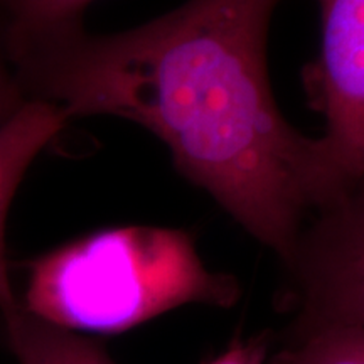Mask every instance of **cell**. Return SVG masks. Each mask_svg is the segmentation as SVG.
I'll return each mask as SVG.
<instances>
[{
    "label": "cell",
    "mask_w": 364,
    "mask_h": 364,
    "mask_svg": "<svg viewBox=\"0 0 364 364\" xmlns=\"http://www.w3.org/2000/svg\"><path fill=\"white\" fill-rule=\"evenodd\" d=\"M70 122L56 105L29 100L6 124L0 125V314L21 307L16 299L6 253V221L22 179L31 164L61 134Z\"/></svg>",
    "instance_id": "cell-5"
},
{
    "label": "cell",
    "mask_w": 364,
    "mask_h": 364,
    "mask_svg": "<svg viewBox=\"0 0 364 364\" xmlns=\"http://www.w3.org/2000/svg\"><path fill=\"white\" fill-rule=\"evenodd\" d=\"M4 327L19 364H115L97 341L49 324L22 306L4 316Z\"/></svg>",
    "instance_id": "cell-6"
},
{
    "label": "cell",
    "mask_w": 364,
    "mask_h": 364,
    "mask_svg": "<svg viewBox=\"0 0 364 364\" xmlns=\"http://www.w3.org/2000/svg\"><path fill=\"white\" fill-rule=\"evenodd\" d=\"M280 0H188L115 34L76 31L22 48L27 100L66 117L125 118L159 136L177 172L282 263L341 179L326 140L282 115L267 73Z\"/></svg>",
    "instance_id": "cell-1"
},
{
    "label": "cell",
    "mask_w": 364,
    "mask_h": 364,
    "mask_svg": "<svg viewBox=\"0 0 364 364\" xmlns=\"http://www.w3.org/2000/svg\"><path fill=\"white\" fill-rule=\"evenodd\" d=\"M268 351L267 336H255L252 339L236 338L221 356L209 364H263Z\"/></svg>",
    "instance_id": "cell-10"
},
{
    "label": "cell",
    "mask_w": 364,
    "mask_h": 364,
    "mask_svg": "<svg viewBox=\"0 0 364 364\" xmlns=\"http://www.w3.org/2000/svg\"><path fill=\"white\" fill-rule=\"evenodd\" d=\"M284 267L292 341L321 327H364V169L339 179L309 215Z\"/></svg>",
    "instance_id": "cell-3"
},
{
    "label": "cell",
    "mask_w": 364,
    "mask_h": 364,
    "mask_svg": "<svg viewBox=\"0 0 364 364\" xmlns=\"http://www.w3.org/2000/svg\"><path fill=\"white\" fill-rule=\"evenodd\" d=\"M321 51L304 70L309 103L341 176L364 169V0H317Z\"/></svg>",
    "instance_id": "cell-4"
},
{
    "label": "cell",
    "mask_w": 364,
    "mask_h": 364,
    "mask_svg": "<svg viewBox=\"0 0 364 364\" xmlns=\"http://www.w3.org/2000/svg\"><path fill=\"white\" fill-rule=\"evenodd\" d=\"M27 102L29 100L14 65L6 19L0 14V125L16 115Z\"/></svg>",
    "instance_id": "cell-9"
},
{
    "label": "cell",
    "mask_w": 364,
    "mask_h": 364,
    "mask_svg": "<svg viewBox=\"0 0 364 364\" xmlns=\"http://www.w3.org/2000/svg\"><path fill=\"white\" fill-rule=\"evenodd\" d=\"M93 0H0L12 54L27 46L65 38L85 29L83 16Z\"/></svg>",
    "instance_id": "cell-7"
},
{
    "label": "cell",
    "mask_w": 364,
    "mask_h": 364,
    "mask_svg": "<svg viewBox=\"0 0 364 364\" xmlns=\"http://www.w3.org/2000/svg\"><path fill=\"white\" fill-rule=\"evenodd\" d=\"M21 306L73 332L113 336L189 304L230 309L233 275L208 270L194 236L177 228L120 226L81 236L27 263Z\"/></svg>",
    "instance_id": "cell-2"
},
{
    "label": "cell",
    "mask_w": 364,
    "mask_h": 364,
    "mask_svg": "<svg viewBox=\"0 0 364 364\" xmlns=\"http://www.w3.org/2000/svg\"><path fill=\"white\" fill-rule=\"evenodd\" d=\"M270 364H364V327H321L292 341Z\"/></svg>",
    "instance_id": "cell-8"
}]
</instances>
